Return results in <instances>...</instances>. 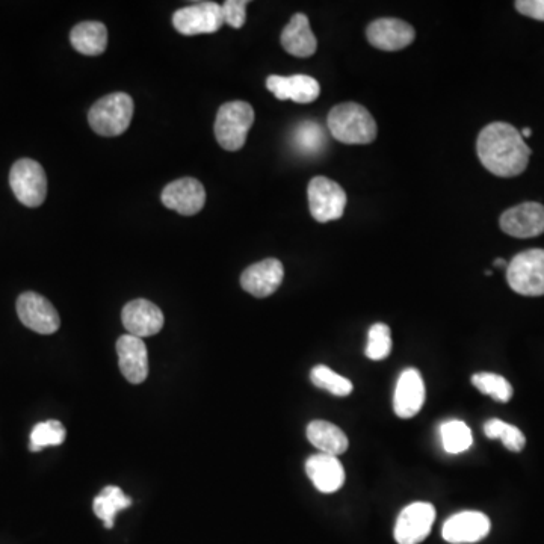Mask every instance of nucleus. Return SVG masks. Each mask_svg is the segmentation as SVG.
Wrapping results in <instances>:
<instances>
[{"label":"nucleus","instance_id":"c85d7f7f","mask_svg":"<svg viewBox=\"0 0 544 544\" xmlns=\"http://www.w3.org/2000/svg\"><path fill=\"white\" fill-rule=\"evenodd\" d=\"M472 384L484 395L492 396L495 401L508 402L513 398V387L502 375L480 372L473 375Z\"/></svg>","mask_w":544,"mask_h":544},{"label":"nucleus","instance_id":"aec40b11","mask_svg":"<svg viewBox=\"0 0 544 544\" xmlns=\"http://www.w3.org/2000/svg\"><path fill=\"white\" fill-rule=\"evenodd\" d=\"M306 472L321 493H334L344 486L345 470L334 455L316 454L306 461Z\"/></svg>","mask_w":544,"mask_h":544},{"label":"nucleus","instance_id":"cd10ccee","mask_svg":"<svg viewBox=\"0 0 544 544\" xmlns=\"http://www.w3.org/2000/svg\"><path fill=\"white\" fill-rule=\"evenodd\" d=\"M310 380L319 389L327 390L334 396H348L353 392V383L348 378L336 374L327 366H315L310 372Z\"/></svg>","mask_w":544,"mask_h":544},{"label":"nucleus","instance_id":"ddd939ff","mask_svg":"<svg viewBox=\"0 0 544 544\" xmlns=\"http://www.w3.org/2000/svg\"><path fill=\"white\" fill-rule=\"evenodd\" d=\"M121 321L129 334L144 339V337L158 334L164 327L165 319L164 313L156 304L144 298H138L124 306Z\"/></svg>","mask_w":544,"mask_h":544},{"label":"nucleus","instance_id":"f257e3e1","mask_svg":"<svg viewBox=\"0 0 544 544\" xmlns=\"http://www.w3.org/2000/svg\"><path fill=\"white\" fill-rule=\"evenodd\" d=\"M476 153L486 170L498 177L520 176L531 158V149L516 127L492 123L484 127L476 141Z\"/></svg>","mask_w":544,"mask_h":544},{"label":"nucleus","instance_id":"39448f33","mask_svg":"<svg viewBox=\"0 0 544 544\" xmlns=\"http://www.w3.org/2000/svg\"><path fill=\"white\" fill-rule=\"evenodd\" d=\"M507 282L523 297L544 295V250L532 248L522 251L508 262Z\"/></svg>","mask_w":544,"mask_h":544},{"label":"nucleus","instance_id":"2f4dec72","mask_svg":"<svg viewBox=\"0 0 544 544\" xmlns=\"http://www.w3.org/2000/svg\"><path fill=\"white\" fill-rule=\"evenodd\" d=\"M248 0H227L223 7L224 23L232 26L233 29H241L247 20Z\"/></svg>","mask_w":544,"mask_h":544},{"label":"nucleus","instance_id":"6ab92c4d","mask_svg":"<svg viewBox=\"0 0 544 544\" xmlns=\"http://www.w3.org/2000/svg\"><path fill=\"white\" fill-rule=\"evenodd\" d=\"M266 88L282 102L292 100L303 105L315 102L321 94L318 81L307 75H271L266 79Z\"/></svg>","mask_w":544,"mask_h":544},{"label":"nucleus","instance_id":"9b49d317","mask_svg":"<svg viewBox=\"0 0 544 544\" xmlns=\"http://www.w3.org/2000/svg\"><path fill=\"white\" fill-rule=\"evenodd\" d=\"M499 226L513 238H537L544 233V206L535 201L517 204L501 215Z\"/></svg>","mask_w":544,"mask_h":544},{"label":"nucleus","instance_id":"393cba45","mask_svg":"<svg viewBox=\"0 0 544 544\" xmlns=\"http://www.w3.org/2000/svg\"><path fill=\"white\" fill-rule=\"evenodd\" d=\"M325 132L316 121H303L294 132V144L303 155H318L325 147Z\"/></svg>","mask_w":544,"mask_h":544},{"label":"nucleus","instance_id":"0eeeda50","mask_svg":"<svg viewBox=\"0 0 544 544\" xmlns=\"http://www.w3.org/2000/svg\"><path fill=\"white\" fill-rule=\"evenodd\" d=\"M10 185L17 200L28 208H38L46 200L47 177L37 161H17L11 168Z\"/></svg>","mask_w":544,"mask_h":544},{"label":"nucleus","instance_id":"4468645a","mask_svg":"<svg viewBox=\"0 0 544 544\" xmlns=\"http://www.w3.org/2000/svg\"><path fill=\"white\" fill-rule=\"evenodd\" d=\"M492 523L480 511H463L454 514L443 525L442 535L451 544L478 543L489 535Z\"/></svg>","mask_w":544,"mask_h":544},{"label":"nucleus","instance_id":"7ed1b4c3","mask_svg":"<svg viewBox=\"0 0 544 544\" xmlns=\"http://www.w3.org/2000/svg\"><path fill=\"white\" fill-rule=\"evenodd\" d=\"M133 111L135 106L129 94L112 93L91 106L88 123L97 135L112 138L126 132L132 121Z\"/></svg>","mask_w":544,"mask_h":544},{"label":"nucleus","instance_id":"9d476101","mask_svg":"<svg viewBox=\"0 0 544 544\" xmlns=\"http://www.w3.org/2000/svg\"><path fill=\"white\" fill-rule=\"evenodd\" d=\"M17 315L29 330L38 334H53L61 327V318L47 298L35 292H25L17 300Z\"/></svg>","mask_w":544,"mask_h":544},{"label":"nucleus","instance_id":"7c9ffc66","mask_svg":"<svg viewBox=\"0 0 544 544\" xmlns=\"http://www.w3.org/2000/svg\"><path fill=\"white\" fill-rule=\"evenodd\" d=\"M392 351V336H390L389 325H372L368 333V345H366V356L371 360H384L389 357Z\"/></svg>","mask_w":544,"mask_h":544},{"label":"nucleus","instance_id":"bb28decb","mask_svg":"<svg viewBox=\"0 0 544 544\" xmlns=\"http://www.w3.org/2000/svg\"><path fill=\"white\" fill-rule=\"evenodd\" d=\"M484 434L489 439L502 440L505 448L511 452L523 451L526 445L525 436L519 428L514 425L507 424V422L501 421V419H490L484 424Z\"/></svg>","mask_w":544,"mask_h":544},{"label":"nucleus","instance_id":"a878e982","mask_svg":"<svg viewBox=\"0 0 544 544\" xmlns=\"http://www.w3.org/2000/svg\"><path fill=\"white\" fill-rule=\"evenodd\" d=\"M443 448L449 454H461L472 446L473 436L470 428L461 421H449L440 427Z\"/></svg>","mask_w":544,"mask_h":544},{"label":"nucleus","instance_id":"5701e85b","mask_svg":"<svg viewBox=\"0 0 544 544\" xmlns=\"http://www.w3.org/2000/svg\"><path fill=\"white\" fill-rule=\"evenodd\" d=\"M307 439L316 449L321 451V454L337 457L348 449V437L345 436L344 431L330 422H310L307 427Z\"/></svg>","mask_w":544,"mask_h":544},{"label":"nucleus","instance_id":"6e6552de","mask_svg":"<svg viewBox=\"0 0 544 544\" xmlns=\"http://www.w3.org/2000/svg\"><path fill=\"white\" fill-rule=\"evenodd\" d=\"M173 25L179 34L186 37L214 34L224 25L223 7L215 2H200L180 8L174 13Z\"/></svg>","mask_w":544,"mask_h":544},{"label":"nucleus","instance_id":"c756f323","mask_svg":"<svg viewBox=\"0 0 544 544\" xmlns=\"http://www.w3.org/2000/svg\"><path fill=\"white\" fill-rule=\"evenodd\" d=\"M67 431L64 425L59 421L40 422L35 425L31 433V445L29 449L32 452H40L47 446H59L64 443Z\"/></svg>","mask_w":544,"mask_h":544},{"label":"nucleus","instance_id":"f8f14e48","mask_svg":"<svg viewBox=\"0 0 544 544\" xmlns=\"http://www.w3.org/2000/svg\"><path fill=\"white\" fill-rule=\"evenodd\" d=\"M161 198L165 208L185 217H192L204 208L206 191L197 179L183 177L168 183L162 191Z\"/></svg>","mask_w":544,"mask_h":544},{"label":"nucleus","instance_id":"412c9836","mask_svg":"<svg viewBox=\"0 0 544 544\" xmlns=\"http://www.w3.org/2000/svg\"><path fill=\"white\" fill-rule=\"evenodd\" d=\"M280 41H282L283 49L297 58H309L315 55L318 49V41L310 28L306 14H295L292 17L291 22L283 29Z\"/></svg>","mask_w":544,"mask_h":544},{"label":"nucleus","instance_id":"f03ea898","mask_svg":"<svg viewBox=\"0 0 544 544\" xmlns=\"http://www.w3.org/2000/svg\"><path fill=\"white\" fill-rule=\"evenodd\" d=\"M334 140L344 144H371L377 138V123L371 112L359 103L334 106L327 118Z\"/></svg>","mask_w":544,"mask_h":544},{"label":"nucleus","instance_id":"b1692460","mask_svg":"<svg viewBox=\"0 0 544 544\" xmlns=\"http://www.w3.org/2000/svg\"><path fill=\"white\" fill-rule=\"evenodd\" d=\"M130 505H132V499L127 498L123 490L108 486L94 499L93 510L96 516L103 520L106 528L111 529L118 511L126 510Z\"/></svg>","mask_w":544,"mask_h":544},{"label":"nucleus","instance_id":"2eb2a0df","mask_svg":"<svg viewBox=\"0 0 544 544\" xmlns=\"http://www.w3.org/2000/svg\"><path fill=\"white\" fill-rule=\"evenodd\" d=\"M285 277L283 263L277 259H265L248 266L241 276V286L245 292L257 298L274 294Z\"/></svg>","mask_w":544,"mask_h":544},{"label":"nucleus","instance_id":"4be33fe9","mask_svg":"<svg viewBox=\"0 0 544 544\" xmlns=\"http://www.w3.org/2000/svg\"><path fill=\"white\" fill-rule=\"evenodd\" d=\"M70 41L82 55L99 56L108 47V29L102 22H82L70 32Z\"/></svg>","mask_w":544,"mask_h":544},{"label":"nucleus","instance_id":"dca6fc26","mask_svg":"<svg viewBox=\"0 0 544 544\" xmlns=\"http://www.w3.org/2000/svg\"><path fill=\"white\" fill-rule=\"evenodd\" d=\"M118 366L129 383L141 384L149 377V354L144 340L124 334L117 340Z\"/></svg>","mask_w":544,"mask_h":544},{"label":"nucleus","instance_id":"473e14b6","mask_svg":"<svg viewBox=\"0 0 544 544\" xmlns=\"http://www.w3.org/2000/svg\"><path fill=\"white\" fill-rule=\"evenodd\" d=\"M516 10L529 19L544 22V0H519L516 2Z\"/></svg>","mask_w":544,"mask_h":544},{"label":"nucleus","instance_id":"a211bd4d","mask_svg":"<svg viewBox=\"0 0 544 544\" xmlns=\"http://www.w3.org/2000/svg\"><path fill=\"white\" fill-rule=\"evenodd\" d=\"M425 402V383L418 369H405L396 383L393 410L401 419H412Z\"/></svg>","mask_w":544,"mask_h":544},{"label":"nucleus","instance_id":"1a4fd4ad","mask_svg":"<svg viewBox=\"0 0 544 544\" xmlns=\"http://www.w3.org/2000/svg\"><path fill=\"white\" fill-rule=\"evenodd\" d=\"M434 520H436V508L428 502H415L408 505L396 520V543H422L430 535Z\"/></svg>","mask_w":544,"mask_h":544},{"label":"nucleus","instance_id":"72a5a7b5","mask_svg":"<svg viewBox=\"0 0 544 544\" xmlns=\"http://www.w3.org/2000/svg\"><path fill=\"white\" fill-rule=\"evenodd\" d=\"M493 265L499 266V268H508V262L504 259H496Z\"/></svg>","mask_w":544,"mask_h":544},{"label":"nucleus","instance_id":"f704fd0d","mask_svg":"<svg viewBox=\"0 0 544 544\" xmlns=\"http://www.w3.org/2000/svg\"><path fill=\"white\" fill-rule=\"evenodd\" d=\"M520 135H522L523 140H526V138H529V136L532 135V130L529 129V127H523L522 132H520Z\"/></svg>","mask_w":544,"mask_h":544},{"label":"nucleus","instance_id":"f3484780","mask_svg":"<svg viewBox=\"0 0 544 544\" xmlns=\"http://www.w3.org/2000/svg\"><path fill=\"white\" fill-rule=\"evenodd\" d=\"M412 25L399 19H378L366 29V38L372 46L386 52L405 49L415 41Z\"/></svg>","mask_w":544,"mask_h":544},{"label":"nucleus","instance_id":"20e7f679","mask_svg":"<svg viewBox=\"0 0 544 544\" xmlns=\"http://www.w3.org/2000/svg\"><path fill=\"white\" fill-rule=\"evenodd\" d=\"M254 109L250 103L236 100L218 109L215 120V136L218 144L227 152H238L245 146L248 132L254 124Z\"/></svg>","mask_w":544,"mask_h":544},{"label":"nucleus","instance_id":"423d86ee","mask_svg":"<svg viewBox=\"0 0 544 544\" xmlns=\"http://www.w3.org/2000/svg\"><path fill=\"white\" fill-rule=\"evenodd\" d=\"M310 214L318 223H330L344 217L347 208V192L339 183L324 176L313 177L309 188Z\"/></svg>","mask_w":544,"mask_h":544}]
</instances>
